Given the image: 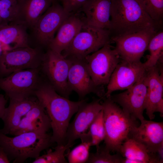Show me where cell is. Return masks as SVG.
I'll return each instance as SVG.
<instances>
[{
  "mask_svg": "<svg viewBox=\"0 0 163 163\" xmlns=\"http://www.w3.org/2000/svg\"><path fill=\"white\" fill-rule=\"evenodd\" d=\"M100 100L87 103L85 101L76 113L72 122L69 123L67 131L66 144L70 148L75 141L85 134L94 119L103 109Z\"/></svg>",
  "mask_w": 163,
  "mask_h": 163,
  "instance_id": "cell-16",
  "label": "cell"
},
{
  "mask_svg": "<svg viewBox=\"0 0 163 163\" xmlns=\"http://www.w3.org/2000/svg\"><path fill=\"white\" fill-rule=\"evenodd\" d=\"M52 3L55 2H57L58 1H60V0H50Z\"/></svg>",
  "mask_w": 163,
  "mask_h": 163,
  "instance_id": "cell-35",
  "label": "cell"
},
{
  "mask_svg": "<svg viewBox=\"0 0 163 163\" xmlns=\"http://www.w3.org/2000/svg\"><path fill=\"white\" fill-rule=\"evenodd\" d=\"M7 101V99L4 95L0 94V118L1 119L4 114Z\"/></svg>",
  "mask_w": 163,
  "mask_h": 163,
  "instance_id": "cell-33",
  "label": "cell"
},
{
  "mask_svg": "<svg viewBox=\"0 0 163 163\" xmlns=\"http://www.w3.org/2000/svg\"><path fill=\"white\" fill-rule=\"evenodd\" d=\"M44 53L40 47L30 46L3 52L0 54V77L19 70L40 68Z\"/></svg>",
  "mask_w": 163,
  "mask_h": 163,
  "instance_id": "cell-9",
  "label": "cell"
},
{
  "mask_svg": "<svg viewBox=\"0 0 163 163\" xmlns=\"http://www.w3.org/2000/svg\"><path fill=\"white\" fill-rule=\"evenodd\" d=\"M10 162L7 154L0 147V163H8Z\"/></svg>",
  "mask_w": 163,
  "mask_h": 163,
  "instance_id": "cell-34",
  "label": "cell"
},
{
  "mask_svg": "<svg viewBox=\"0 0 163 163\" xmlns=\"http://www.w3.org/2000/svg\"><path fill=\"white\" fill-rule=\"evenodd\" d=\"M102 104L105 129L104 146L110 152L119 153L122 145L130 138L132 130L139 126L138 121L110 97H106Z\"/></svg>",
  "mask_w": 163,
  "mask_h": 163,
  "instance_id": "cell-3",
  "label": "cell"
},
{
  "mask_svg": "<svg viewBox=\"0 0 163 163\" xmlns=\"http://www.w3.org/2000/svg\"><path fill=\"white\" fill-rule=\"evenodd\" d=\"M96 152L90 153L87 163H122L124 158L119 153L112 155L110 152L104 147L99 146L96 148Z\"/></svg>",
  "mask_w": 163,
  "mask_h": 163,
  "instance_id": "cell-29",
  "label": "cell"
},
{
  "mask_svg": "<svg viewBox=\"0 0 163 163\" xmlns=\"http://www.w3.org/2000/svg\"><path fill=\"white\" fill-rule=\"evenodd\" d=\"M146 70L141 61L129 62L121 60L110 76L105 97H110L115 91L126 90L131 87L142 77Z\"/></svg>",
  "mask_w": 163,
  "mask_h": 163,
  "instance_id": "cell-14",
  "label": "cell"
},
{
  "mask_svg": "<svg viewBox=\"0 0 163 163\" xmlns=\"http://www.w3.org/2000/svg\"><path fill=\"white\" fill-rule=\"evenodd\" d=\"M50 128V118L44 107L37 99L19 126L10 134L15 136L30 132L45 134Z\"/></svg>",
  "mask_w": 163,
  "mask_h": 163,
  "instance_id": "cell-18",
  "label": "cell"
},
{
  "mask_svg": "<svg viewBox=\"0 0 163 163\" xmlns=\"http://www.w3.org/2000/svg\"><path fill=\"white\" fill-rule=\"evenodd\" d=\"M140 122L132 130L130 138L143 145L150 152L156 154L163 146V122L145 119Z\"/></svg>",
  "mask_w": 163,
  "mask_h": 163,
  "instance_id": "cell-17",
  "label": "cell"
},
{
  "mask_svg": "<svg viewBox=\"0 0 163 163\" xmlns=\"http://www.w3.org/2000/svg\"><path fill=\"white\" fill-rule=\"evenodd\" d=\"M88 0H60L62 6L67 12L72 13L76 12Z\"/></svg>",
  "mask_w": 163,
  "mask_h": 163,
  "instance_id": "cell-31",
  "label": "cell"
},
{
  "mask_svg": "<svg viewBox=\"0 0 163 163\" xmlns=\"http://www.w3.org/2000/svg\"><path fill=\"white\" fill-rule=\"evenodd\" d=\"M73 13H71L61 25L48 49L62 53L80 31L85 22L84 17Z\"/></svg>",
  "mask_w": 163,
  "mask_h": 163,
  "instance_id": "cell-20",
  "label": "cell"
},
{
  "mask_svg": "<svg viewBox=\"0 0 163 163\" xmlns=\"http://www.w3.org/2000/svg\"><path fill=\"white\" fill-rule=\"evenodd\" d=\"M69 148L67 145H57L55 150L50 149L46 154L35 158L32 163H66L65 152Z\"/></svg>",
  "mask_w": 163,
  "mask_h": 163,
  "instance_id": "cell-28",
  "label": "cell"
},
{
  "mask_svg": "<svg viewBox=\"0 0 163 163\" xmlns=\"http://www.w3.org/2000/svg\"><path fill=\"white\" fill-rule=\"evenodd\" d=\"M71 60L62 53L48 49L44 54L40 68L49 82L61 95L69 99L71 91L68 84Z\"/></svg>",
  "mask_w": 163,
  "mask_h": 163,
  "instance_id": "cell-8",
  "label": "cell"
},
{
  "mask_svg": "<svg viewBox=\"0 0 163 163\" xmlns=\"http://www.w3.org/2000/svg\"><path fill=\"white\" fill-rule=\"evenodd\" d=\"M27 29L23 25L16 24L0 27V42L6 51L29 46Z\"/></svg>",
  "mask_w": 163,
  "mask_h": 163,
  "instance_id": "cell-23",
  "label": "cell"
},
{
  "mask_svg": "<svg viewBox=\"0 0 163 163\" xmlns=\"http://www.w3.org/2000/svg\"><path fill=\"white\" fill-rule=\"evenodd\" d=\"M34 95L44 107L50 120L53 130L51 142L65 145L69 121L85 100L70 101L59 95L49 82L40 83Z\"/></svg>",
  "mask_w": 163,
  "mask_h": 163,
  "instance_id": "cell-1",
  "label": "cell"
},
{
  "mask_svg": "<svg viewBox=\"0 0 163 163\" xmlns=\"http://www.w3.org/2000/svg\"><path fill=\"white\" fill-rule=\"evenodd\" d=\"M40 68L19 70L0 77V89L9 99H20L34 96L40 83Z\"/></svg>",
  "mask_w": 163,
  "mask_h": 163,
  "instance_id": "cell-6",
  "label": "cell"
},
{
  "mask_svg": "<svg viewBox=\"0 0 163 163\" xmlns=\"http://www.w3.org/2000/svg\"><path fill=\"white\" fill-rule=\"evenodd\" d=\"M158 63L146 69L147 92L145 110L150 120L155 118L156 112H159L161 117L163 116V72L162 68Z\"/></svg>",
  "mask_w": 163,
  "mask_h": 163,
  "instance_id": "cell-15",
  "label": "cell"
},
{
  "mask_svg": "<svg viewBox=\"0 0 163 163\" xmlns=\"http://www.w3.org/2000/svg\"><path fill=\"white\" fill-rule=\"evenodd\" d=\"M147 92L145 72L140 79L131 87L109 97L125 112L141 121L145 119L143 114L146 107Z\"/></svg>",
  "mask_w": 163,
  "mask_h": 163,
  "instance_id": "cell-12",
  "label": "cell"
},
{
  "mask_svg": "<svg viewBox=\"0 0 163 163\" xmlns=\"http://www.w3.org/2000/svg\"><path fill=\"white\" fill-rule=\"evenodd\" d=\"M17 0H0V11L9 9L16 4Z\"/></svg>",
  "mask_w": 163,
  "mask_h": 163,
  "instance_id": "cell-32",
  "label": "cell"
},
{
  "mask_svg": "<svg viewBox=\"0 0 163 163\" xmlns=\"http://www.w3.org/2000/svg\"><path fill=\"white\" fill-rule=\"evenodd\" d=\"M51 137L47 133L30 132L10 137L0 131V147L10 161L23 163L28 158H36L43 150L49 147L52 143Z\"/></svg>",
  "mask_w": 163,
  "mask_h": 163,
  "instance_id": "cell-4",
  "label": "cell"
},
{
  "mask_svg": "<svg viewBox=\"0 0 163 163\" xmlns=\"http://www.w3.org/2000/svg\"><path fill=\"white\" fill-rule=\"evenodd\" d=\"M80 139L81 143L68 152L67 158L69 163H87L88 159L90 149L92 146L89 132Z\"/></svg>",
  "mask_w": 163,
  "mask_h": 163,
  "instance_id": "cell-26",
  "label": "cell"
},
{
  "mask_svg": "<svg viewBox=\"0 0 163 163\" xmlns=\"http://www.w3.org/2000/svg\"><path fill=\"white\" fill-rule=\"evenodd\" d=\"M147 50L149 55L143 63L146 69L156 65L162 58L163 53V31H157L150 39Z\"/></svg>",
  "mask_w": 163,
  "mask_h": 163,
  "instance_id": "cell-25",
  "label": "cell"
},
{
  "mask_svg": "<svg viewBox=\"0 0 163 163\" xmlns=\"http://www.w3.org/2000/svg\"><path fill=\"white\" fill-rule=\"evenodd\" d=\"M120 58L110 43L87 56L84 60L91 78L98 86L107 85Z\"/></svg>",
  "mask_w": 163,
  "mask_h": 163,
  "instance_id": "cell-7",
  "label": "cell"
},
{
  "mask_svg": "<svg viewBox=\"0 0 163 163\" xmlns=\"http://www.w3.org/2000/svg\"><path fill=\"white\" fill-rule=\"evenodd\" d=\"M110 36H120L157 26L137 0H111Z\"/></svg>",
  "mask_w": 163,
  "mask_h": 163,
  "instance_id": "cell-2",
  "label": "cell"
},
{
  "mask_svg": "<svg viewBox=\"0 0 163 163\" xmlns=\"http://www.w3.org/2000/svg\"><path fill=\"white\" fill-rule=\"evenodd\" d=\"M119 153L124 158L138 163H161L157 153L150 152L143 145L131 138L123 143Z\"/></svg>",
  "mask_w": 163,
  "mask_h": 163,
  "instance_id": "cell-24",
  "label": "cell"
},
{
  "mask_svg": "<svg viewBox=\"0 0 163 163\" xmlns=\"http://www.w3.org/2000/svg\"><path fill=\"white\" fill-rule=\"evenodd\" d=\"M71 13L57 2L52 3L31 29L33 38L40 45L48 47L56 31Z\"/></svg>",
  "mask_w": 163,
  "mask_h": 163,
  "instance_id": "cell-11",
  "label": "cell"
},
{
  "mask_svg": "<svg viewBox=\"0 0 163 163\" xmlns=\"http://www.w3.org/2000/svg\"><path fill=\"white\" fill-rule=\"evenodd\" d=\"M37 99L34 96L20 99H10L3 117V128L0 131L10 134L19 125L23 118L31 108Z\"/></svg>",
  "mask_w": 163,
  "mask_h": 163,
  "instance_id": "cell-22",
  "label": "cell"
},
{
  "mask_svg": "<svg viewBox=\"0 0 163 163\" xmlns=\"http://www.w3.org/2000/svg\"><path fill=\"white\" fill-rule=\"evenodd\" d=\"M155 28L138 32L110 37L115 44L114 49L120 58L129 62L141 61L149 42L157 32Z\"/></svg>",
  "mask_w": 163,
  "mask_h": 163,
  "instance_id": "cell-10",
  "label": "cell"
},
{
  "mask_svg": "<svg viewBox=\"0 0 163 163\" xmlns=\"http://www.w3.org/2000/svg\"><path fill=\"white\" fill-rule=\"evenodd\" d=\"M88 132L91 137L92 146L97 147L100 142L104 140L105 136L103 109L91 123Z\"/></svg>",
  "mask_w": 163,
  "mask_h": 163,
  "instance_id": "cell-30",
  "label": "cell"
},
{
  "mask_svg": "<svg viewBox=\"0 0 163 163\" xmlns=\"http://www.w3.org/2000/svg\"><path fill=\"white\" fill-rule=\"evenodd\" d=\"M156 26L161 24L163 19V0H137Z\"/></svg>",
  "mask_w": 163,
  "mask_h": 163,
  "instance_id": "cell-27",
  "label": "cell"
},
{
  "mask_svg": "<svg viewBox=\"0 0 163 163\" xmlns=\"http://www.w3.org/2000/svg\"><path fill=\"white\" fill-rule=\"evenodd\" d=\"M52 3L50 0H17L15 17L11 24H22L31 29Z\"/></svg>",
  "mask_w": 163,
  "mask_h": 163,
  "instance_id": "cell-19",
  "label": "cell"
},
{
  "mask_svg": "<svg viewBox=\"0 0 163 163\" xmlns=\"http://www.w3.org/2000/svg\"><path fill=\"white\" fill-rule=\"evenodd\" d=\"M110 42L109 30L91 25L85 22L80 31L62 54L67 58L84 59Z\"/></svg>",
  "mask_w": 163,
  "mask_h": 163,
  "instance_id": "cell-5",
  "label": "cell"
},
{
  "mask_svg": "<svg viewBox=\"0 0 163 163\" xmlns=\"http://www.w3.org/2000/svg\"><path fill=\"white\" fill-rule=\"evenodd\" d=\"M69 59L71 60V63L68 75V84L71 91L75 92L81 100L91 93L95 94L101 98H104L105 92L103 87L98 86L94 84L84 59Z\"/></svg>",
  "mask_w": 163,
  "mask_h": 163,
  "instance_id": "cell-13",
  "label": "cell"
},
{
  "mask_svg": "<svg viewBox=\"0 0 163 163\" xmlns=\"http://www.w3.org/2000/svg\"><path fill=\"white\" fill-rule=\"evenodd\" d=\"M111 6V0H88L78 11L84 14L88 24L110 30Z\"/></svg>",
  "mask_w": 163,
  "mask_h": 163,
  "instance_id": "cell-21",
  "label": "cell"
}]
</instances>
